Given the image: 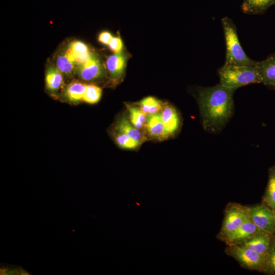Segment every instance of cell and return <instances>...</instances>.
Returning <instances> with one entry per match:
<instances>
[{"label": "cell", "instance_id": "cell-1", "mask_svg": "<svg viewBox=\"0 0 275 275\" xmlns=\"http://www.w3.org/2000/svg\"><path fill=\"white\" fill-rule=\"evenodd\" d=\"M235 91L220 83L198 88L197 99L205 130L218 134L224 129L234 114L233 95Z\"/></svg>", "mask_w": 275, "mask_h": 275}, {"label": "cell", "instance_id": "cell-2", "mask_svg": "<svg viewBox=\"0 0 275 275\" xmlns=\"http://www.w3.org/2000/svg\"><path fill=\"white\" fill-rule=\"evenodd\" d=\"M217 72L221 84L235 90L245 86L262 82L261 76L256 66L224 64L217 69Z\"/></svg>", "mask_w": 275, "mask_h": 275}, {"label": "cell", "instance_id": "cell-3", "mask_svg": "<svg viewBox=\"0 0 275 275\" xmlns=\"http://www.w3.org/2000/svg\"><path fill=\"white\" fill-rule=\"evenodd\" d=\"M226 43L227 65L256 66L257 61L249 58L243 49L238 37L237 29L233 20L225 16L221 19Z\"/></svg>", "mask_w": 275, "mask_h": 275}, {"label": "cell", "instance_id": "cell-4", "mask_svg": "<svg viewBox=\"0 0 275 275\" xmlns=\"http://www.w3.org/2000/svg\"><path fill=\"white\" fill-rule=\"evenodd\" d=\"M225 253L233 258L243 267L263 272L265 257L240 244L228 245Z\"/></svg>", "mask_w": 275, "mask_h": 275}, {"label": "cell", "instance_id": "cell-5", "mask_svg": "<svg viewBox=\"0 0 275 275\" xmlns=\"http://www.w3.org/2000/svg\"><path fill=\"white\" fill-rule=\"evenodd\" d=\"M249 219L245 206L236 203H228L225 210L222 227L217 238L223 241L228 235Z\"/></svg>", "mask_w": 275, "mask_h": 275}, {"label": "cell", "instance_id": "cell-6", "mask_svg": "<svg viewBox=\"0 0 275 275\" xmlns=\"http://www.w3.org/2000/svg\"><path fill=\"white\" fill-rule=\"evenodd\" d=\"M245 208L250 219L260 229L273 234L275 233V212L262 203Z\"/></svg>", "mask_w": 275, "mask_h": 275}, {"label": "cell", "instance_id": "cell-7", "mask_svg": "<svg viewBox=\"0 0 275 275\" xmlns=\"http://www.w3.org/2000/svg\"><path fill=\"white\" fill-rule=\"evenodd\" d=\"M75 71L79 77L86 81H96L104 75V68L100 60L92 53L86 61L76 66Z\"/></svg>", "mask_w": 275, "mask_h": 275}, {"label": "cell", "instance_id": "cell-8", "mask_svg": "<svg viewBox=\"0 0 275 275\" xmlns=\"http://www.w3.org/2000/svg\"><path fill=\"white\" fill-rule=\"evenodd\" d=\"M273 240V234L260 230L246 240L238 244L249 248L265 257Z\"/></svg>", "mask_w": 275, "mask_h": 275}, {"label": "cell", "instance_id": "cell-9", "mask_svg": "<svg viewBox=\"0 0 275 275\" xmlns=\"http://www.w3.org/2000/svg\"><path fill=\"white\" fill-rule=\"evenodd\" d=\"M262 230L250 219L245 222L235 230L228 235L223 240L227 245L241 243L252 236Z\"/></svg>", "mask_w": 275, "mask_h": 275}, {"label": "cell", "instance_id": "cell-10", "mask_svg": "<svg viewBox=\"0 0 275 275\" xmlns=\"http://www.w3.org/2000/svg\"><path fill=\"white\" fill-rule=\"evenodd\" d=\"M256 66L261 76V84L269 89L275 90V53L257 61Z\"/></svg>", "mask_w": 275, "mask_h": 275}, {"label": "cell", "instance_id": "cell-11", "mask_svg": "<svg viewBox=\"0 0 275 275\" xmlns=\"http://www.w3.org/2000/svg\"><path fill=\"white\" fill-rule=\"evenodd\" d=\"M160 113L168 136L176 133L181 126L180 117L176 109L172 105L163 104Z\"/></svg>", "mask_w": 275, "mask_h": 275}, {"label": "cell", "instance_id": "cell-12", "mask_svg": "<svg viewBox=\"0 0 275 275\" xmlns=\"http://www.w3.org/2000/svg\"><path fill=\"white\" fill-rule=\"evenodd\" d=\"M126 56L122 51L114 53L107 59L106 67L111 80L117 82L122 77L126 66Z\"/></svg>", "mask_w": 275, "mask_h": 275}, {"label": "cell", "instance_id": "cell-13", "mask_svg": "<svg viewBox=\"0 0 275 275\" xmlns=\"http://www.w3.org/2000/svg\"><path fill=\"white\" fill-rule=\"evenodd\" d=\"M65 52L76 66L86 61L91 54L87 45L79 41L71 42Z\"/></svg>", "mask_w": 275, "mask_h": 275}, {"label": "cell", "instance_id": "cell-14", "mask_svg": "<svg viewBox=\"0 0 275 275\" xmlns=\"http://www.w3.org/2000/svg\"><path fill=\"white\" fill-rule=\"evenodd\" d=\"M145 127L149 134L153 138L163 140L169 138L160 113L148 116Z\"/></svg>", "mask_w": 275, "mask_h": 275}, {"label": "cell", "instance_id": "cell-15", "mask_svg": "<svg viewBox=\"0 0 275 275\" xmlns=\"http://www.w3.org/2000/svg\"><path fill=\"white\" fill-rule=\"evenodd\" d=\"M273 5L275 0H243L241 9L248 15H262Z\"/></svg>", "mask_w": 275, "mask_h": 275}, {"label": "cell", "instance_id": "cell-16", "mask_svg": "<svg viewBox=\"0 0 275 275\" xmlns=\"http://www.w3.org/2000/svg\"><path fill=\"white\" fill-rule=\"evenodd\" d=\"M87 85L79 81L70 82L65 89L64 97L70 103H76L82 101Z\"/></svg>", "mask_w": 275, "mask_h": 275}, {"label": "cell", "instance_id": "cell-17", "mask_svg": "<svg viewBox=\"0 0 275 275\" xmlns=\"http://www.w3.org/2000/svg\"><path fill=\"white\" fill-rule=\"evenodd\" d=\"M63 74L57 67L50 66L47 68L45 74V84L49 92L55 93L63 86Z\"/></svg>", "mask_w": 275, "mask_h": 275}, {"label": "cell", "instance_id": "cell-18", "mask_svg": "<svg viewBox=\"0 0 275 275\" xmlns=\"http://www.w3.org/2000/svg\"><path fill=\"white\" fill-rule=\"evenodd\" d=\"M115 129L116 132L124 133L140 144L144 141V135L140 130L125 118H122L117 122Z\"/></svg>", "mask_w": 275, "mask_h": 275}, {"label": "cell", "instance_id": "cell-19", "mask_svg": "<svg viewBox=\"0 0 275 275\" xmlns=\"http://www.w3.org/2000/svg\"><path fill=\"white\" fill-rule=\"evenodd\" d=\"M268 173L267 184L262 203L271 207L275 204V163L269 168Z\"/></svg>", "mask_w": 275, "mask_h": 275}, {"label": "cell", "instance_id": "cell-20", "mask_svg": "<svg viewBox=\"0 0 275 275\" xmlns=\"http://www.w3.org/2000/svg\"><path fill=\"white\" fill-rule=\"evenodd\" d=\"M127 108L129 114L130 123L140 130L145 127L148 119L147 115L140 107L128 105Z\"/></svg>", "mask_w": 275, "mask_h": 275}, {"label": "cell", "instance_id": "cell-21", "mask_svg": "<svg viewBox=\"0 0 275 275\" xmlns=\"http://www.w3.org/2000/svg\"><path fill=\"white\" fill-rule=\"evenodd\" d=\"M163 105L159 100L151 96L144 98L139 103L140 108L148 116L160 113Z\"/></svg>", "mask_w": 275, "mask_h": 275}, {"label": "cell", "instance_id": "cell-22", "mask_svg": "<svg viewBox=\"0 0 275 275\" xmlns=\"http://www.w3.org/2000/svg\"><path fill=\"white\" fill-rule=\"evenodd\" d=\"M57 67L64 74L70 75L75 69L76 65L65 52L57 59Z\"/></svg>", "mask_w": 275, "mask_h": 275}, {"label": "cell", "instance_id": "cell-23", "mask_svg": "<svg viewBox=\"0 0 275 275\" xmlns=\"http://www.w3.org/2000/svg\"><path fill=\"white\" fill-rule=\"evenodd\" d=\"M101 94L100 87L94 85H87L82 101L90 104L96 103L100 100Z\"/></svg>", "mask_w": 275, "mask_h": 275}, {"label": "cell", "instance_id": "cell-24", "mask_svg": "<svg viewBox=\"0 0 275 275\" xmlns=\"http://www.w3.org/2000/svg\"><path fill=\"white\" fill-rule=\"evenodd\" d=\"M115 140L117 145L124 149H134L141 144L128 135L118 132H116Z\"/></svg>", "mask_w": 275, "mask_h": 275}, {"label": "cell", "instance_id": "cell-25", "mask_svg": "<svg viewBox=\"0 0 275 275\" xmlns=\"http://www.w3.org/2000/svg\"><path fill=\"white\" fill-rule=\"evenodd\" d=\"M268 274L275 275V239L265 256L263 272Z\"/></svg>", "mask_w": 275, "mask_h": 275}, {"label": "cell", "instance_id": "cell-26", "mask_svg": "<svg viewBox=\"0 0 275 275\" xmlns=\"http://www.w3.org/2000/svg\"><path fill=\"white\" fill-rule=\"evenodd\" d=\"M108 45L114 53L121 51L123 46L121 39L118 37H113Z\"/></svg>", "mask_w": 275, "mask_h": 275}, {"label": "cell", "instance_id": "cell-27", "mask_svg": "<svg viewBox=\"0 0 275 275\" xmlns=\"http://www.w3.org/2000/svg\"><path fill=\"white\" fill-rule=\"evenodd\" d=\"M113 37L110 33L104 31L99 34L98 40L101 43L105 45H108Z\"/></svg>", "mask_w": 275, "mask_h": 275}, {"label": "cell", "instance_id": "cell-28", "mask_svg": "<svg viewBox=\"0 0 275 275\" xmlns=\"http://www.w3.org/2000/svg\"><path fill=\"white\" fill-rule=\"evenodd\" d=\"M270 208H271L272 210L275 212V204H274L273 206H272Z\"/></svg>", "mask_w": 275, "mask_h": 275}, {"label": "cell", "instance_id": "cell-29", "mask_svg": "<svg viewBox=\"0 0 275 275\" xmlns=\"http://www.w3.org/2000/svg\"><path fill=\"white\" fill-rule=\"evenodd\" d=\"M273 237L275 239V233L273 234Z\"/></svg>", "mask_w": 275, "mask_h": 275}]
</instances>
